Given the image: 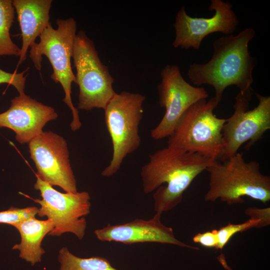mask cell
<instances>
[{
  "instance_id": "obj_13",
  "label": "cell",
  "mask_w": 270,
  "mask_h": 270,
  "mask_svg": "<svg viewBox=\"0 0 270 270\" xmlns=\"http://www.w3.org/2000/svg\"><path fill=\"white\" fill-rule=\"evenodd\" d=\"M58 116L52 107L38 102L24 92L13 98L10 108L0 114V128L14 131L16 140L24 144L40 134L46 124L56 120Z\"/></svg>"
},
{
  "instance_id": "obj_18",
  "label": "cell",
  "mask_w": 270,
  "mask_h": 270,
  "mask_svg": "<svg viewBox=\"0 0 270 270\" xmlns=\"http://www.w3.org/2000/svg\"><path fill=\"white\" fill-rule=\"evenodd\" d=\"M58 261L60 264V270H118L106 258L101 256L81 258L73 254L66 247L60 250Z\"/></svg>"
},
{
  "instance_id": "obj_8",
  "label": "cell",
  "mask_w": 270,
  "mask_h": 270,
  "mask_svg": "<svg viewBox=\"0 0 270 270\" xmlns=\"http://www.w3.org/2000/svg\"><path fill=\"white\" fill-rule=\"evenodd\" d=\"M256 106L248 110L252 96L240 92L236 98L234 112L222 130L224 146L218 156L223 162L233 156L244 144L248 150L270 129V97L256 94Z\"/></svg>"
},
{
  "instance_id": "obj_7",
  "label": "cell",
  "mask_w": 270,
  "mask_h": 270,
  "mask_svg": "<svg viewBox=\"0 0 270 270\" xmlns=\"http://www.w3.org/2000/svg\"><path fill=\"white\" fill-rule=\"evenodd\" d=\"M72 58L80 90L78 108L104 110L116 93L112 87L114 78L100 60L94 42L83 30L76 34Z\"/></svg>"
},
{
  "instance_id": "obj_4",
  "label": "cell",
  "mask_w": 270,
  "mask_h": 270,
  "mask_svg": "<svg viewBox=\"0 0 270 270\" xmlns=\"http://www.w3.org/2000/svg\"><path fill=\"white\" fill-rule=\"evenodd\" d=\"M56 24V29L50 24L40 35V42L30 47V58L38 70L42 68V56L48 59L53 70L50 78L55 82L60 83L64 90L63 101L72 114L70 126L72 131H76L82 126L78 110L73 105L71 98L72 84L76 82L71 58L76 34V22L73 18H68L57 19Z\"/></svg>"
},
{
  "instance_id": "obj_15",
  "label": "cell",
  "mask_w": 270,
  "mask_h": 270,
  "mask_svg": "<svg viewBox=\"0 0 270 270\" xmlns=\"http://www.w3.org/2000/svg\"><path fill=\"white\" fill-rule=\"evenodd\" d=\"M52 0H14L12 4L19 22L22 46L18 64L26 59L28 48L50 24Z\"/></svg>"
},
{
  "instance_id": "obj_12",
  "label": "cell",
  "mask_w": 270,
  "mask_h": 270,
  "mask_svg": "<svg viewBox=\"0 0 270 270\" xmlns=\"http://www.w3.org/2000/svg\"><path fill=\"white\" fill-rule=\"evenodd\" d=\"M228 2L212 0L210 11L214 10L210 18H193L188 15L182 6L178 12L173 26L176 36L172 44L174 48L198 50L207 36L216 32L226 36L232 34L239 23L238 16Z\"/></svg>"
},
{
  "instance_id": "obj_20",
  "label": "cell",
  "mask_w": 270,
  "mask_h": 270,
  "mask_svg": "<svg viewBox=\"0 0 270 270\" xmlns=\"http://www.w3.org/2000/svg\"><path fill=\"white\" fill-rule=\"evenodd\" d=\"M38 208L36 206H28L22 208L10 207L8 210L0 212V224L12 225L35 217L37 214Z\"/></svg>"
},
{
  "instance_id": "obj_17",
  "label": "cell",
  "mask_w": 270,
  "mask_h": 270,
  "mask_svg": "<svg viewBox=\"0 0 270 270\" xmlns=\"http://www.w3.org/2000/svg\"><path fill=\"white\" fill-rule=\"evenodd\" d=\"M12 0H0V56H20L21 49L12 40L10 29L14 18Z\"/></svg>"
},
{
  "instance_id": "obj_23",
  "label": "cell",
  "mask_w": 270,
  "mask_h": 270,
  "mask_svg": "<svg viewBox=\"0 0 270 270\" xmlns=\"http://www.w3.org/2000/svg\"><path fill=\"white\" fill-rule=\"evenodd\" d=\"M192 240L206 248L216 249L218 244V230L198 233L192 238Z\"/></svg>"
},
{
  "instance_id": "obj_14",
  "label": "cell",
  "mask_w": 270,
  "mask_h": 270,
  "mask_svg": "<svg viewBox=\"0 0 270 270\" xmlns=\"http://www.w3.org/2000/svg\"><path fill=\"white\" fill-rule=\"evenodd\" d=\"M161 215L156 213L148 220L137 218L123 224H108L95 230L94 232L98 239L103 242H116L124 244L152 242L198 249L177 239L173 229L162 222Z\"/></svg>"
},
{
  "instance_id": "obj_6",
  "label": "cell",
  "mask_w": 270,
  "mask_h": 270,
  "mask_svg": "<svg viewBox=\"0 0 270 270\" xmlns=\"http://www.w3.org/2000/svg\"><path fill=\"white\" fill-rule=\"evenodd\" d=\"M144 96L129 92L117 94L106 105L104 120L112 145L110 164L102 175L110 177L116 174L128 154L140 146L139 125L143 117Z\"/></svg>"
},
{
  "instance_id": "obj_1",
  "label": "cell",
  "mask_w": 270,
  "mask_h": 270,
  "mask_svg": "<svg viewBox=\"0 0 270 270\" xmlns=\"http://www.w3.org/2000/svg\"><path fill=\"white\" fill-rule=\"evenodd\" d=\"M255 36L254 30L248 28L236 36H225L215 40L211 59L204 64L194 63L189 66L187 74L190 82L196 86L204 84L212 86L214 97L220 102L225 89L232 85L240 92L252 96V70L257 62L250 54L248 44Z\"/></svg>"
},
{
  "instance_id": "obj_2",
  "label": "cell",
  "mask_w": 270,
  "mask_h": 270,
  "mask_svg": "<svg viewBox=\"0 0 270 270\" xmlns=\"http://www.w3.org/2000/svg\"><path fill=\"white\" fill-rule=\"evenodd\" d=\"M216 160L168 146L150 154L140 176L144 193L156 190L153 194L156 213L162 214L180 204L193 180Z\"/></svg>"
},
{
  "instance_id": "obj_9",
  "label": "cell",
  "mask_w": 270,
  "mask_h": 270,
  "mask_svg": "<svg viewBox=\"0 0 270 270\" xmlns=\"http://www.w3.org/2000/svg\"><path fill=\"white\" fill-rule=\"evenodd\" d=\"M34 188L40 191L42 199H33L40 207L37 214L46 216L52 221L51 236H60L71 232L81 240L84 237L86 227L84 216L90 212V196L86 192L62 193L36 176Z\"/></svg>"
},
{
  "instance_id": "obj_21",
  "label": "cell",
  "mask_w": 270,
  "mask_h": 270,
  "mask_svg": "<svg viewBox=\"0 0 270 270\" xmlns=\"http://www.w3.org/2000/svg\"><path fill=\"white\" fill-rule=\"evenodd\" d=\"M27 70L20 73H11L0 69V84H8L13 86L19 94L24 93V88L26 79L24 73Z\"/></svg>"
},
{
  "instance_id": "obj_10",
  "label": "cell",
  "mask_w": 270,
  "mask_h": 270,
  "mask_svg": "<svg viewBox=\"0 0 270 270\" xmlns=\"http://www.w3.org/2000/svg\"><path fill=\"white\" fill-rule=\"evenodd\" d=\"M160 76L161 82L158 86L159 104L166 111L160 122L150 131V136L155 140L168 138L184 112L194 104L208 96L204 88L188 82L176 65H166Z\"/></svg>"
},
{
  "instance_id": "obj_16",
  "label": "cell",
  "mask_w": 270,
  "mask_h": 270,
  "mask_svg": "<svg viewBox=\"0 0 270 270\" xmlns=\"http://www.w3.org/2000/svg\"><path fill=\"white\" fill-rule=\"evenodd\" d=\"M19 232L21 241L12 248L20 251V258L32 266L40 262L45 252L41 246L44 238L54 228L52 220H39L35 217L21 221L14 226Z\"/></svg>"
},
{
  "instance_id": "obj_3",
  "label": "cell",
  "mask_w": 270,
  "mask_h": 270,
  "mask_svg": "<svg viewBox=\"0 0 270 270\" xmlns=\"http://www.w3.org/2000/svg\"><path fill=\"white\" fill-rule=\"evenodd\" d=\"M210 174L209 189L204 200L218 199L228 204H242L248 196L265 204L270 200V178L260 171V164L247 162L237 152L223 162L216 160L206 169Z\"/></svg>"
},
{
  "instance_id": "obj_22",
  "label": "cell",
  "mask_w": 270,
  "mask_h": 270,
  "mask_svg": "<svg viewBox=\"0 0 270 270\" xmlns=\"http://www.w3.org/2000/svg\"><path fill=\"white\" fill-rule=\"evenodd\" d=\"M250 219L258 222V228L268 226L270 224V208H259L255 207L248 208L245 212Z\"/></svg>"
},
{
  "instance_id": "obj_5",
  "label": "cell",
  "mask_w": 270,
  "mask_h": 270,
  "mask_svg": "<svg viewBox=\"0 0 270 270\" xmlns=\"http://www.w3.org/2000/svg\"><path fill=\"white\" fill-rule=\"evenodd\" d=\"M220 102L214 96L190 106L168 138L167 146L216 160L224 146L222 130L226 122L214 113Z\"/></svg>"
},
{
  "instance_id": "obj_19",
  "label": "cell",
  "mask_w": 270,
  "mask_h": 270,
  "mask_svg": "<svg viewBox=\"0 0 270 270\" xmlns=\"http://www.w3.org/2000/svg\"><path fill=\"white\" fill-rule=\"evenodd\" d=\"M258 226L257 221L250 218L242 224L229 223L222 227L218 230V244L216 249L222 250L236 234L252 228H258Z\"/></svg>"
},
{
  "instance_id": "obj_11",
  "label": "cell",
  "mask_w": 270,
  "mask_h": 270,
  "mask_svg": "<svg viewBox=\"0 0 270 270\" xmlns=\"http://www.w3.org/2000/svg\"><path fill=\"white\" fill-rule=\"evenodd\" d=\"M30 156L38 176L50 186L66 192H78L66 140L52 131L42 132L28 142Z\"/></svg>"
}]
</instances>
